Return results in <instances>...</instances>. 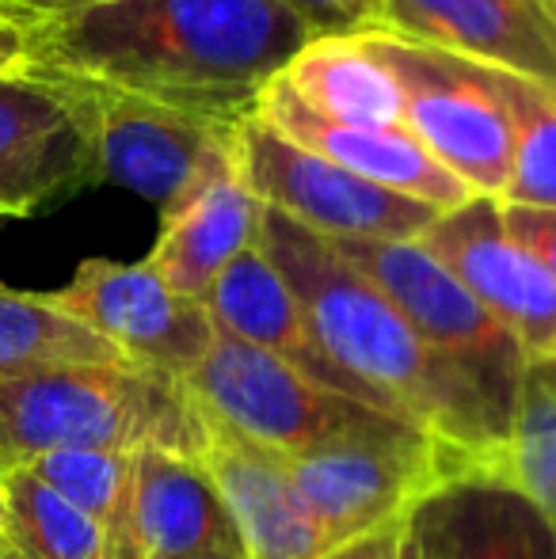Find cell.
Here are the masks:
<instances>
[{
    "label": "cell",
    "instance_id": "24",
    "mask_svg": "<svg viewBox=\"0 0 556 559\" xmlns=\"http://www.w3.org/2000/svg\"><path fill=\"white\" fill-rule=\"evenodd\" d=\"M511 118V179L504 206L556 210V88L473 61Z\"/></svg>",
    "mask_w": 556,
    "mask_h": 559
},
{
    "label": "cell",
    "instance_id": "13",
    "mask_svg": "<svg viewBox=\"0 0 556 559\" xmlns=\"http://www.w3.org/2000/svg\"><path fill=\"white\" fill-rule=\"evenodd\" d=\"M256 115L289 141H297L309 153L355 171L366 183H378L404 199H416L438 214H453L476 194L461 179H453L427 148L412 138L404 126L389 130H366V126H340L312 115L282 81H271L263 96L256 99Z\"/></svg>",
    "mask_w": 556,
    "mask_h": 559
},
{
    "label": "cell",
    "instance_id": "34",
    "mask_svg": "<svg viewBox=\"0 0 556 559\" xmlns=\"http://www.w3.org/2000/svg\"><path fill=\"white\" fill-rule=\"evenodd\" d=\"M0 559H8V545H4V502H0Z\"/></svg>",
    "mask_w": 556,
    "mask_h": 559
},
{
    "label": "cell",
    "instance_id": "33",
    "mask_svg": "<svg viewBox=\"0 0 556 559\" xmlns=\"http://www.w3.org/2000/svg\"><path fill=\"white\" fill-rule=\"evenodd\" d=\"M8 20H27V15H20L15 8H8L4 0H0V23H8Z\"/></svg>",
    "mask_w": 556,
    "mask_h": 559
},
{
    "label": "cell",
    "instance_id": "15",
    "mask_svg": "<svg viewBox=\"0 0 556 559\" xmlns=\"http://www.w3.org/2000/svg\"><path fill=\"white\" fill-rule=\"evenodd\" d=\"M438 559H556V525L496 464H476L409 514Z\"/></svg>",
    "mask_w": 556,
    "mask_h": 559
},
{
    "label": "cell",
    "instance_id": "1",
    "mask_svg": "<svg viewBox=\"0 0 556 559\" xmlns=\"http://www.w3.org/2000/svg\"><path fill=\"white\" fill-rule=\"evenodd\" d=\"M309 38L286 0H107L31 23V66L237 122Z\"/></svg>",
    "mask_w": 556,
    "mask_h": 559
},
{
    "label": "cell",
    "instance_id": "32",
    "mask_svg": "<svg viewBox=\"0 0 556 559\" xmlns=\"http://www.w3.org/2000/svg\"><path fill=\"white\" fill-rule=\"evenodd\" d=\"M534 8L545 15V23L553 27V35H556V0H534Z\"/></svg>",
    "mask_w": 556,
    "mask_h": 559
},
{
    "label": "cell",
    "instance_id": "37",
    "mask_svg": "<svg viewBox=\"0 0 556 559\" xmlns=\"http://www.w3.org/2000/svg\"><path fill=\"white\" fill-rule=\"evenodd\" d=\"M8 559H12V556H8Z\"/></svg>",
    "mask_w": 556,
    "mask_h": 559
},
{
    "label": "cell",
    "instance_id": "10",
    "mask_svg": "<svg viewBox=\"0 0 556 559\" xmlns=\"http://www.w3.org/2000/svg\"><path fill=\"white\" fill-rule=\"evenodd\" d=\"M50 297L58 309L111 343L130 366L176 381L194 373L217 332L206 305L179 297L145 259H84L73 278Z\"/></svg>",
    "mask_w": 556,
    "mask_h": 559
},
{
    "label": "cell",
    "instance_id": "18",
    "mask_svg": "<svg viewBox=\"0 0 556 559\" xmlns=\"http://www.w3.org/2000/svg\"><path fill=\"white\" fill-rule=\"evenodd\" d=\"M202 305H206L217 332H229V335L245 338V343L260 346V350L275 354L279 361H286L289 369L309 377L320 389L340 392V396H351V400H358V404L381 407V412H393L386 400L374 396L366 384H358L355 377L343 373V369L328 358V350L320 346V338L312 335L309 320H305L301 301H297L294 289L286 286L279 266L263 255L260 243H256L252 251H245V255L210 286Z\"/></svg>",
    "mask_w": 556,
    "mask_h": 559
},
{
    "label": "cell",
    "instance_id": "21",
    "mask_svg": "<svg viewBox=\"0 0 556 559\" xmlns=\"http://www.w3.org/2000/svg\"><path fill=\"white\" fill-rule=\"evenodd\" d=\"M122 354L54 305L50 294L0 286V381L69 366H122ZM130 366V361H127Z\"/></svg>",
    "mask_w": 556,
    "mask_h": 559
},
{
    "label": "cell",
    "instance_id": "35",
    "mask_svg": "<svg viewBox=\"0 0 556 559\" xmlns=\"http://www.w3.org/2000/svg\"><path fill=\"white\" fill-rule=\"evenodd\" d=\"M191 559H248V556H240V552H217V556H191Z\"/></svg>",
    "mask_w": 556,
    "mask_h": 559
},
{
    "label": "cell",
    "instance_id": "7",
    "mask_svg": "<svg viewBox=\"0 0 556 559\" xmlns=\"http://www.w3.org/2000/svg\"><path fill=\"white\" fill-rule=\"evenodd\" d=\"M233 153L248 191L263 206L324 240H419L442 217L309 153L256 111L233 130Z\"/></svg>",
    "mask_w": 556,
    "mask_h": 559
},
{
    "label": "cell",
    "instance_id": "14",
    "mask_svg": "<svg viewBox=\"0 0 556 559\" xmlns=\"http://www.w3.org/2000/svg\"><path fill=\"white\" fill-rule=\"evenodd\" d=\"M378 31L556 88V35L534 0H386Z\"/></svg>",
    "mask_w": 556,
    "mask_h": 559
},
{
    "label": "cell",
    "instance_id": "25",
    "mask_svg": "<svg viewBox=\"0 0 556 559\" xmlns=\"http://www.w3.org/2000/svg\"><path fill=\"white\" fill-rule=\"evenodd\" d=\"M496 468L556 525V358H527Z\"/></svg>",
    "mask_w": 556,
    "mask_h": 559
},
{
    "label": "cell",
    "instance_id": "31",
    "mask_svg": "<svg viewBox=\"0 0 556 559\" xmlns=\"http://www.w3.org/2000/svg\"><path fill=\"white\" fill-rule=\"evenodd\" d=\"M401 559H438L435 552H430L427 545H423V537L412 525H404V540H401Z\"/></svg>",
    "mask_w": 556,
    "mask_h": 559
},
{
    "label": "cell",
    "instance_id": "22",
    "mask_svg": "<svg viewBox=\"0 0 556 559\" xmlns=\"http://www.w3.org/2000/svg\"><path fill=\"white\" fill-rule=\"evenodd\" d=\"M4 545L12 559H119L104 525L61 499L31 468L0 476Z\"/></svg>",
    "mask_w": 556,
    "mask_h": 559
},
{
    "label": "cell",
    "instance_id": "11",
    "mask_svg": "<svg viewBox=\"0 0 556 559\" xmlns=\"http://www.w3.org/2000/svg\"><path fill=\"white\" fill-rule=\"evenodd\" d=\"M96 111V171L107 183L171 210L202 176L233 156V118L187 111L134 92L81 81Z\"/></svg>",
    "mask_w": 556,
    "mask_h": 559
},
{
    "label": "cell",
    "instance_id": "29",
    "mask_svg": "<svg viewBox=\"0 0 556 559\" xmlns=\"http://www.w3.org/2000/svg\"><path fill=\"white\" fill-rule=\"evenodd\" d=\"M31 23L35 20L0 23V73H20L31 66Z\"/></svg>",
    "mask_w": 556,
    "mask_h": 559
},
{
    "label": "cell",
    "instance_id": "23",
    "mask_svg": "<svg viewBox=\"0 0 556 559\" xmlns=\"http://www.w3.org/2000/svg\"><path fill=\"white\" fill-rule=\"evenodd\" d=\"M31 468L46 487L69 499L76 510L104 525L119 559H145L138 548L134 530V476L138 453H107V449H54L35 461L20 464Z\"/></svg>",
    "mask_w": 556,
    "mask_h": 559
},
{
    "label": "cell",
    "instance_id": "3",
    "mask_svg": "<svg viewBox=\"0 0 556 559\" xmlns=\"http://www.w3.org/2000/svg\"><path fill=\"white\" fill-rule=\"evenodd\" d=\"M206 415L184 381L138 366H69L0 381V461L8 468L54 449L199 456Z\"/></svg>",
    "mask_w": 556,
    "mask_h": 559
},
{
    "label": "cell",
    "instance_id": "19",
    "mask_svg": "<svg viewBox=\"0 0 556 559\" xmlns=\"http://www.w3.org/2000/svg\"><path fill=\"white\" fill-rule=\"evenodd\" d=\"M134 530L145 559L240 552L237 522L199 456L141 449L134 476Z\"/></svg>",
    "mask_w": 556,
    "mask_h": 559
},
{
    "label": "cell",
    "instance_id": "36",
    "mask_svg": "<svg viewBox=\"0 0 556 559\" xmlns=\"http://www.w3.org/2000/svg\"><path fill=\"white\" fill-rule=\"evenodd\" d=\"M0 476H4V461H0Z\"/></svg>",
    "mask_w": 556,
    "mask_h": 559
},
{
    "label": "cell",
    "instance_id": "4",
    "mask_svg": "<svg viewBox=\"0 0 556 559\" xmlns=\"http://www.w3.org/2000/svg\"><path fill=\"white\" fill-rule=\"evenodd\" d=\"M184 384L210 419L279 456H301L347 438L416 427L393 412L320 389L275 354L229 332H214L206 358Z\"/></svg>",
    "mask_w": 556,
    "mask_h": 559
},
{
    "label": "cell",
    "instance_id": "12",
    "mask_svg": "<svg viewBox=\"0 0 556 559\" xmlns=\"http://www.w3.org/2000/svg\"><path fill=\"white\" fill-rule=\"evenodd\" d=\"M419 243L519 338L527 358H556V278L507 236L496 199L442 214Z\"/></svg>",
    "mask_w": 556,
    "mask_h": 559
},
{
    "label": "cell",
    "instance_id": "27",
    "mask_svg": "<svg viewBox=\"0 0 556 559\" xmlns=\"http://www.w3.org/2000/svg\"><path fill=\"white\" fill-rule=\"evenodd\" d=\"M499 222H504L507 236H511L522 251H530V255L556 278V210L504 206V202H499Z\"/></svg>",
    "mask_w": 556,
    "mask_h": 559
},
{
    "label": "cell",
    "instance_id": "16",
    "mask_svg": "<svg viewBox=\"0 0 556 559\" xmlns=\"http://www.w3.org/2000/svg\"><path fill=\"white\" fill-rule=\"evenodd\" d=\"M199 461L222 491L248 559H324L335 552L289 484L279 453L206 415V445Z\"/></svg>",
    "mask_w": 556,
    "mask_h": 559
},
{
    "label": "cell",
    "instance_id": "20",
    "mask_svg": "<svg viewBox=\"0 0 556 559\" xmlns=\"http://www.w3.org/2000/svg\"><path fill=\"white\" fill-rule=\"evenodd\" d=\"M279 81L328 122L366 130L404 126L401 84L366 35L309 38Z\"/></svg>",
    "mask_w": 556,
    "mask_h": 559
},
{
    "label": "cell",
    "instance_id": "9",
    "mask_svg": "<svg viewBox=\"0 0 556 559\" xmlns=\"http://www.w3.org/2000/svg\"><path fill=\"white\" fill-rule=\"evenodd\" d=\"M96 111L76 76L0 73V217H27L96 183Z\"/></svg>",
    "mask_w": 556,
    "mask_h": 559
},
{
    "label": "cell",
    "instance_id": "28",
    "mask_svg": "<svg viewBox=\"0 0 556 559\" xmlns=\"http://www.w3.org/2000/svg\"><path fill=\"white\" fill-rule=\"evenodd\" d=\"M404 525H409V518H404V522H393V525H381V530H374V533H366V537L328 552L324 559H401Z\"/></svg>",
    "mask_w": 556,
    "mask_h": 559
},
{
    "label": "cell",
    "instance_id": "17",
    "mask_svg": "<svg viewBox=\"0 0 556 559\" xmlns=\"http://www.w3.org/2000/svg\"><path fill=\"white\" fill-rule=\"evenodd\" d=\"M263 202L248 191L237 153L202 176L184 199L161 214V233L145 263L179 297L202 301L245 251L260 243Z\"/></svg>",
    "mask_w": 556,
    "mask_h": 559
},
{
    "label": "cell",
    "instance_id": "2",
    "mask_svg": "<svg viewBox=\"0 0 556 559\" xmlns=\"http://www.w3.org/2000/svg\"><path fill=\"white\" fill-rule=\"evenodd\" d=\"M260 248L294 289L312 335L343 373L450 453L473 464H499L507 427L484 404L476 384L423 343L401 309L324 236L263 206Z\"/></svg>",
    "mask_w": 556,
    "mask_h": 559
},
{
    "label": "cell",
    "instance_id": "5",
    "mask_svg": "<svg viewBox=\"0 0 556 559\" xmlns=\"http://www.w3.org/2000/svg\"><path fill=\"white\" fill-rule=\"evenodd\" d=\"M358 274L374 282L401 317L458 366L484 404L511 427L527 350L419 240H328Z\"/></svg>",
    "mask_w": 556,
    "mask_h": 559
},
{
    "label": "cell",
    "instance_id": "8",
    "mask_svg": "<svg viewBox=\"0 0 556 559\" xmlns=\"http://www.w3.org/2000/svg\"><path fill=\"white\" fill-rule=\"evenodd\" d=\"M366 38L401 84L404 130L476 199H504L514 145L511 118L473 61L386 31Z\"/></svg>",
    "mask_w": 556,
    "mask_h": 559
},
{
    "label": "cell",
    "instance_id": "30",
    "mask_svg": "<svg viewBox=\"0 0 556 559\" xmlns=\"http://www.w3.org/2000/svg\"><path fill=\"white\" fill-rule=\"evenodd\" d=\"M8 8H15L27 20H54V15H69L81 12V8L92 4H107V0H4Z\"/></svg>",
    "mask_w": 556,
    "mask_h": 559
},
{
    "label": "cell",
    "instance_id": "26",
    "mask_svg": "<svg viewBox=\"0 0 556 559\" xmlns=\"http://www.w3.org/2000/svg\"><path fill=\"white\" fill-rule=\"evenodd\" d=\"M312 38L328 35H370L381 27L386 0H286Z\"/></svg>",
    "mask_w": 556,
    "mask_h": 559
},
{
    "label": "cell",
    "instance_id": "6",
    "mask_svg": "<svg viewBox=\"0 0 556 559\" xmlns=\"http://www.w3.org/2000/svg\"><path fill=\"white\" fill-rule=\"evenodd\" d=\"M282 464L332 548L404 522L438 484L476 468L416 427L347 438L301 456H282Z\"/></svg>",
    "mask_w": 556,
    "mask_h": 559
}]
</instances>
